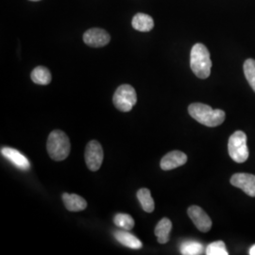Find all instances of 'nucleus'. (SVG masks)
Returning a JSON list of instances; mask_svg holds the SVG:
<instances>
[{
    "label": "nucleus",
    "instance_id": "nucleus-12",
    "mask_svg": "<svg viewBox=\"0 0 255 255\" xmlns=\"http://www.w3.org/2000/svg\"><path fill=\"white\" fill-rule=\"evenodd\" d=\"M62 198L65 208L70 212H81L87 207L86 201L77 194L64 193Z\"/></svg>",
    "mask_w": 255,
    "mask_h": 255
},
{
    "label": "nucleus",
    "instance_id": "nucleus-3",
    "mask_svg": "<svg viewBox=\"0 0 255 255\" xmlns=\"http://www.w3.org/2000/svg\"><path fill=\"white\" fill-rule=\"evenodd\" d=\"M190 67L193 73L200 79H207L211 75L212 61L208 48L198 43L193 46L190 54Z\"/></svg>",
    "mask_w": 255,
    "mask_h": 255
},
{
    "label": "nucleus",
    "instance_id": "nucleus-23",
    "mask_svg": "<svg viewBox=\"0 0 255 255\" xmlns=\"http://www.w3.org/2000/svg\"><path fill=\"white\" fill-rule=\"evenodd\" d=\"M29 1H40V0H29Z\"/></svg>",
    "mask_w": 255,
    "mask_h": 255
},
{
    "label": "nucleus",
    "instance_id": "nucleus-11",
    "mask_svg": "<svg viewBox=\"0 0 255 255\" xmlns=\"http://www.w3.org/2000/svg\"><path fill=\"white\" fill-rule=\"evenodd\" d=\"M1 154L20 169L27 170L30 167V164L27 158L21 152H19L18 150L12 147H2Z\"/></svg>",
    "mask_w": 255,
    "mask_h": 255
},
{
    "label": "nucleus",
    "instance_id": "nucleus-15",
    "mask_svg": "<svg viewBox=\"0 0 255 255\" xmlns=\"http://www.w3.org/2000/svg\"><path fill=\"white\" fill-rule=\"evenodd\" d=\"M171 229H172V223L166 218L161 219L158 222V224L155 227L154 234L160 244H165L169 241Z\"/></svg>",
    "mask_w": 255,
    "mask_h": 255
},
{
    "label": "nucleus",
    "instance_id": "nucleus-4",
    "mask_svg": "<svg viewBox=\"0 0 255 255\" xmlns=\"http://www.w3.org/2000/svg\"><path fill=\"white\" fill-rule=\"evenodd\" d=\"M228 150L230 157L237 163H244L249 158L247 135L241 130H237L229 138Z\"/></svg>",
    "mask_w": 255,
    "mask_h": 255
},
{
    "label": "nucleus",
    "instance_id": "nucleus-7",
    "mask_svg": "<svg viewBox=\"0 0 255 255\" xmlns=\"http://www.w3.org/2000/svg\"><path fill=\"white\" fill-rule=\"evenodd\" d=\"M111 41L109 33L100 27H94L86 30L83 34V42L91 47L107 46Z\"/></svg>",
    "mask_w": 255,
    "mask_h": 255
},
{
    "label": "nucleus",
    "instance_id": "nucleus-21",
    "mask_svg": "<svg viewBox=\"0 0 255 255\" xmlns=\"http://www.w3.org/2000/svg\"><path fill=\"white\" fill-rule=\"evenodd\" d=\"M205 254L207 255H228L229 253L223 241H216L209 244L206 248Z\"/></svg>",
    "mask_w": 255,
    "mask_h": 255
},
{
    "label": "nucleus",
    "instance_id": "nucleus-20",
    "mask_svg": "<svg viewBox=\"0 0 255 255\" xmlns=\"http://www.w3.org/2000/svg\"><path fill=\"white\" fill-rule=\"evenodd\" d=\"M244 74L247 81L255 92V60L248 59L244 63Z\"/></svg>",
    "mask_w": 255,
    "mask_h": 255
},
{
    "label": "nucleus",
    "instance_id": "nucleus-14",
    "mask_svg": "<svg viewBox=\"0 0 255 255\" xmlns=\"http://www.w3.org/2000/svg\"><path fill=\"white\" fill-rule=\"evenodd\" d=\"M114 237L120 244H122L123 246L128 247L129 249L140 250L143 247L142 242L133 235L126 232V230L114 232Z\"/></svg>",
    "mask_w": 255,
    "mask_h": 255
},
{
    "label": "nucleus",
    "instance_id": "nucleus-17",
    "mask_svg": "<svg viewBox=\"0 0 255 255\" xmlns=\"http://www.w3.org/2000/svg\"><path fill=\"white\" fill-rule=\"evenodd\" d=\"M137 199L145 212L152 213L154 211V201L151 197L150 191L147 188L139 189L137 191Z\"/></svg>",
    "mask_w": 255,
    "mask_h": 255
},
{
    "label": "nucleus",
    "instance_id": "nucleus-13",
    "mask_svg": "<svg viewBox=\"0 0 255 255\" xmlns=\"http://www.w3.org/2000/svg\"><path fill=\"white\" fill-rule=\"evenodd\" d=\"M131 26L137 31L148 32L154 27V20L148 14L139 12L131 20Z\"/></svg>",
    "mask_w": 255,
    "mask_h": 255
},
{
    "label": "nucleus",
    "instance_id": "nucleus-5",
    "mask_svg": "<svg viewBox=\"0 0 255 255\" xmlns=\"http://www.w3.org/2000/svg\"><path fill=\"white\" fill-rule=\"evenodd\" d=\"M113 102L117 109L127 113L136 104L137 95L135 89L129 84H122L117 89L113 97Z\"/></svg>",
    "mask_w": 255,
    "mask_h": 255
},
{
    "label": "nucleus",
    "instance_id": "nucleus-1",
    "mask_svg": "<svg viewBox=\"0 0 255 255\" xmlns=\"http://www.w3.org/2000/svg\"><path fill=\"white\" fill-rule=\"evenodd\" d=\"M188 113L196 121L210 128L221 125L226 118L224 111L212 109L203 103H193L189 105Z\"/></svg>",
    "mask_w": 255,
    "mask_h": 255
},
{
    "label": "nucleus",
    "instance_id": "nucleus-9",
    "mask_svg": "<svg viewBox=\"0 0 255 255\" xmlns=\"http://www.w3.org/2000/svg\"><path fill=\"white\" fill-rule=\"evenodd\" d=\"M232 185L243 190L250 197H255V175L237 173L231 178Z\"/></svg>",
    "mask_w": 255,
    "mask_h": 255
},
{
    "label": "nucleus",
    "instance_id": "nucleus-19",
    "mask_svg": "<svg viewBox=\"0 0 255 255\" xmlns=\"http://www.w3.org/2000/svg\"><path fill=\"white\" fill-rule=\"evenodd\" d=\"M114 222L119 228L129 231L134 227V220L128 214H118L114 218Z\"/></svg>",
    "mask_w": 255,
    "mask_h": 255
},
{
    "label": "nucleus",
    "instance_id": "nucleus-10",
    "mask_svg": "<svg viewBox=\"0 0 255 255\" xmlns=\"http://www.w3.org/2000/svg\"><path fill=\"white\" fill-rule=\"evenodd\" d=\"M187 156L180 150H173L164 155L161 160L160 166L163 170H172L186 164Z\"/></svg>",
    "mask_w": 255,
    "mask_h": 255
},
{
    "label": "nucleus",
    "instance_id": "nucleus-2",
    "mask_svg": "<svg viewBox=\"0 0 255 255\" xmlns=\"http://www.w3.org/2000/svg\"><path fill=\"white\" fill-rule=\"evenodd\" d=\"M46 148L50 158L57 162L65 160L71 150L70 140L63 130L55 129L47 138Z\"/></svg>",
    "mask_w": 255,
    "mask_h": 255
},
{
    "label": "nucleus",
    "instance_id": "nucleus-22",
    "mask_svg": "<svg viewBox=\"0 0 255 255\" xmlns=\"http://www.w3.org/2000/svg\"><path fill=\"white\" fill-rule=\"evenodd\" d=\"M250 255H255V245L251 248V250H250Z\"/></svg>",
    "mask_w": 255,
    "mask_h": 255
},
{
    "label": "nucleus",
    "instance_id": "nucleus-16",
    "mask_svg": "<svg viewBox=\"0 0 255 255\" xmlns=\"http://www.w3.org/2000/svg\"><path fill=\"white\" fill-rule=\"evenodd\" d=\"M31 81L39 85H47L51 82L52 77L50 71L45 66H37L30 74Z\"/></svg>",
    "mask_w": 255,
    "mask_h": 255
},
{
    "label": "nucleus",
    "instance_id": "nucleus-6",
    "mask_svg": "<svg viewBox=\"0 0 255 255\" xmlns=\"http://www.w3.org/2000/svg\"><path fill=\"white\" fill-rule=\"evenodd\" d=\"M85 163L91 171H98L103 163V148L97 140L90 141L85 148Z\"/></svg>",
    "mask_w": 255,
    "mask_h": 255
},
{
    "label": "nucleus",
    "instance_id": "nucleus-8",
    "mask_svg": "<svg viewBox=\"0 0 255 255\" xmlns=\"http://www.w3.org/2000/svg\"><path fill=\"white\" fill-rule=\"evenodd\" d=\"M187 214L195 226L202 233H207L212 228V220L200 206L192 205L187 210Z\"/></svg>",
    "mask_w": 255,
    "mask_h": 255
},
{
    "label": "nucleus",
    "instance_id": "nucleus-18",
    "mask_svg": "<svg viewBox=\"0 0 255 255\" xmlns=\"http://www.w3.org/2000/svg\"><path fill=\"white\" fill-rule=\"evenodd\" d=\"M180 251L183 255H201L203 253V246L196 241H186L181 245Z\"/></svg>",
    "mask_w": 255,
    "mask_h": 255
}]
</instances>
